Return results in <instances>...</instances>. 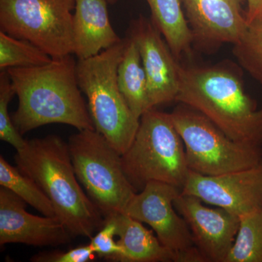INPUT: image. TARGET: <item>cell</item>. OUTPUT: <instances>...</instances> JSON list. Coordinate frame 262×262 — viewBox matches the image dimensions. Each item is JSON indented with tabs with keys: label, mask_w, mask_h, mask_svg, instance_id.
<instances>
[{
	"label": "cell",
	"mask_w": 262,
	"mask_h": 262,
	"mask_svg": "<svg viewBox=\"0 0 262 262\" xmlns=\"http://www.w3.org/2000/svg\"><path fill=\"white\" fill-rule=\"evenodd\" d=\"M18 106L12 120L22 136L49 124L95 130L81 94L77 62L72 54L53 59L47 64L7 70Z\"/></svg>",
	"instance_id": "obj_1"
},
{
	"label": "cell",
	"mask_w": 262,
	"mask_h": 262,
	"mask_svg": "<svg viewBox=\"0 0 262 262\" xmlns=\"http://www.w3.org/2000/svg\"><path fill=\"white\" fill-rule=\"evenodd\" d=\"M15 165L32 179L51 201L72 237H89L102 227L105 220L84 192L76 176L68 143L56 135L27 140L16 151Z\"/></svg>",
	"instance_id": "obj_2"
},
{
	"label": "cell",
	"mask_w": 262,
	"mask_h": 262,
	"mask_svg": "<svg viewBox=\"0 0 262 262\" xmlns=\"http://www.w3.org/2000/svg\"><path fill=\"white\" fill-rule=\"evenodd\" d=\"M176 101L204 115L232 140L262 146V108L230 71L180 66Z\"/></svg>",
	"instance_id": "obj_3"
},
{
	"label": "cell",
	"mask_w": 262,
	"mask_h": 262,
	"mask_svg": "<svg viewBox=\"0 0 262 262\" xmlns=\"http://www.w3.org/2000/svg\"><path fill=\"white\" fill-rule=\"evenodd\" d=\"M125 45L122 39L96 56L77 62L79 87L87 97L95 130L121 155L132 144L140 123L117 82V69Z\"/></svg>",
	"instance_id": "obj_4"
},
{
	"label": "cell",
	"mask_w": 262,
	"mask_h": 262,
	"mask_svg": "<svg viewBox=\"0 0 262 262\" xmlns=\"http://www.w3.org/2000/svg\"><path fill=\"white\" fill-rule=\"evenodd\" d=\"M121 160L127 180L136 193L150 182L166 183L182 191L190 170L184 142L171 115L155 108L141 117L135 138L121 155Z\"/></svg>",
	"instance_id": "obj_5"
},
{
	"label": "cell",
	"mask_w": 262,
	"mask_h": 262,
	"mask_svg": "<svg viewBox=\"0 0 262 262\" xmlns=\"http://www.w3.org/2000/svg\"><path fill=\"white\" fill-rule=\"evenodd\" d=\"M76 176L104 220L122 213L136 193L121 155L96 130L79 131L68 142Z\"/></svg>",
	"instance_id": "obj_6"
},
{
	"label": "cell",
	"mask_w": 262,
	"mask_h": 262,
	"mask_svg": "<svg viewBox=\"0 0 262 262\" xmlns=\"http://www.w3.org/2000/svg\"><path fill=\"white\" fill-rule=\"evenodd\" d=\"M170 115L184 142L189 170L217 176L251 168L262 161V146L232 140L194 108L183 104Z\"/></svg>",
	"instance_id": "obj_7"
},
{
	"label": "cell",
	"mask_w": 262,
	"mask_h": 262,
	"mask_svg": "<svg viewBox=\"0 0 262 262\" xmlns=\"http://www.w3.org/2000/svg\"><path fill=\"white\" fill-rule=\"evenodd\" d=\"M75 0H0V28L53 59L73 54Z\"/></svg>",
	"instance_id": "obj_8"
},
{
	"label": "cell",
	"mask_w": 262,
	"mask_h": 262,
	"mask_svg": "<svg viewBox=\"0 0 262 262\" xmlns=\"http://www.w3.org/2000/svg\"><path fill=\"white\" fill-rule=\"evenodd\" d=\"M180 193L181 189L171 184L150 182L136 193L122 213L149 225L160 243L173 252L176 262H208L194 245L187 222L174 207Z\"/></svg>",
	"instance_id": "obj_9"
},
{
	"label": "cell",
	"mask_w": 262,
	"mask_h": 262,
	"mask_svg": "<svg viewBox=\"0 0 262 262\" xmlns=\"http://www.w3.org/2000/svg\"><path fill=\"white\" fill-rule=\"evenodd\" d=\"M181 193L239 217L262 210V161L251 168L217 176L189 170Z\"/></svg>",
	"instance_id": "obj_10"
},
{
	"label": "cell",
	"mask_w": 262,
	"mask_h": 262,
	"mask_svg": "<svg viewBox=\"0 0 262 262\" xmlns=\"http://www.w3.org/2000/svg\"><path fill=\"white\" fill-rule=\"evenodd\" d=\"M199 198L180 193L174 207L186 221L196 248L208 262H225L238 232L239 217Z\"/></svg>",
	"instance_id": "obj_11"
},
{
	"label": "cell",
	"mask_w": 262,
	"mask_h": 262,
	"mask_svg": "<svg viewBox=\"0 0 262 262\" xmlns=\"http://www.w3.org/2000/svg\"><path fill=\"white\" fill-rule=\"evenodd\" d=\"M130 37L140 52L147 79L150 108L176 101L180 65L156 26L140 17L131 25Z\"/></svg>",
	"instance_id": "obj_12"
},
{
	"label": "cell",
	"mask_w": 262,
	"mask_h": 262,
	"mask_svg": "<svg viewBox=\"0 0 262 262\" xmlns=\"http://www.w3.org/2000/svg\"><path fill=\"white\" fill-rule=\"evenodd\" d=\"M26 203L9 189L0 188V245L35 247L70 243L72 236L57 217L39 216L25 209Z\"/></svg>",
	"instance_id": "obj_13"
},
{
	"label": "cell",
	"mask_w": 262,
	"mask_h": 262,
	"mask_svg": "<svg viewBox=\"0 0 262 262\" xmlns=\"http://www.w3.org/2000/svg\"><path fill=\"white\" fill-rule=\"evenodd\" d=\"M193 34L215 42L234 44L248 27L239 0H182Z\"/></svg>",
	"instance_id": "obj_14"
},
{
	"label": "cell",
	"mask_w": 262,
	"mask_h": 262,
	"mask_svg": "<svg viewBox=\"0 0 262 262\" xmlns=\"http://www.w3.org/2000/svg\"><path fill=\"white\" fill-rule=\"evenodd\" d=\"M106 0H75L73 54L78 60L96 56L122 39L110 22Z\"/></svg>",
	"instance_id": "obj_15"
},
{
	"label": "cell",
	"mask_w": 262,
	"mask_h": 262,
	"mask_svg": "<svg viewBox=\"0 0 262 262\" xmlns=\"http://www.w3.org/2000/svg\"><path fill=\"white\" fill-rule=\"evenodd\" d=\"M117 243L122 248L117 262H176L173 252L160 243L142 222L125 213L113 215Z\"/></svg>",
	"instance_id": "obj_16"
},
{
	"label": "cell",
	"mask_w": 262,
	"mask_h": 262,
	"mask_svg": "<svg viewBox=\"0 0 262 262\" xmlns=\"http://www.w3.org/2000/svg\"><path fill=\"white\" fill-rule=\"evenodd\" d=\"M125 40V48L117 69V82L131 111L140 120L146 111L151 110L147 79L135 41L130 37Z\"/></svg>",
	"instance_id": "obj_17"
},
{
	"label": "cell",
	"mask_w": 262,
	"mask_h": 262,
	"mask_svg": "<svg viewBox=\"0 0 262 262\" xmlns=\"http://www.w3.org/2000/svg\"><path fill=\"white\" fill-rule=\"evenodd\" d=\"M153 24L176 58L190 49L194 34L184 17L181 0H146Z\"/></svg>",
	"instance_id": "obj_18"
},
{
	"label": "cell",
	"mask_w": 262,
	"mask_h": 262,
	"mask_svg": "<svg viewBox=\"0 0 262 262\" xmlns=\"http://www.w3.org/2000/svg\"><path fill=\"white\" fill-rule=\"evenodd\" d=\"M0 185L14 193L43 215L57 217L54 207L42 189L17 167L8 163L3 155L0 156Z\"/></svg>",
	"instance_id": "obj_19"
},
{
	"label": "cell",
	"mask_w": 262,
	"mask_h": 262,
	"mask_svg": "<svg viewBox=\"0 0 262 262\" xmlns=\"http://www.w3.org/2000/svg\"><path fill=\"white\" fill-rule=\"evenodd\" d=\"M225 262H262V210L239 217L238 232Z\"/></svg>",
	"instance_id": "obj_20"
},
{
	"label": "cell",
	"mask_w": 262,
	"mask_h": 262,
	"mask_svg": "<svg viewBox=\"0 0 262 262\" xmlns=\"http://www.w3.org/2000/svg\"><path fill=\"white\" fill-rule=\"evenodd\" d=\"M53 60L49 55L29 41L0 32V70L27 68L47 64Z\"/></svg>",
	"instance_id": "obj_21"
},
{
	"label": "cell",
	"mask_w": 262,
	"mask_h": 262,
	"mask_svg": "<svg viewBox=\"0 0 262 262\" xmlns=\"http://www.w3.org/2000/svg\"><path fill=\"white\" fill-rule=\"evenodd\" d=\"M239 64L262 84V17L248 24L246 32L234 44Z\"/></svg>",
	"instance_id": "obj_22"
},
{
	"label": "cell",
	"mask_w": 262,
	"mask_h": 262,
	"mask_svg": "<svg viewBox=\"0 0 262 262\" xmlns=\"http://www.w3.org/2000/svg\"><path fill=\"white\" fill-rule=\"evenodd\" d=\"M15 95L13 84L7 70L0 72V139L13 146L16 151L26 144L25 139L17 130L10 116L8 107Z\"/></svg>",
	"instance_id": "obj_23"
},
{
	"label": "cell",
	"mask_w": 262,
	"mask_h": 262,
	"mask_svg": "<svg viewBox=\"0 0 262 262\" xmlns=\"http://www.w3.org/2000/svg\"><path fill=\"white\" fill-rule=\"evenodd\" d=\"M117 226L113 217L105 220L104 224L99 231L91 238V248L100 258L114 261L121 254L122 248L115 241Z\"/></svg>",
	"instance_id": "obj_24"
},
{
	"label": "cell",
	"mask_w": 262,
	"mask_h": 262,
	"mask_svg": "<svg viewBox=\"0 0 262 262\" xmlns=\"http://www.w3.org/2000/svg\"><path fill=\"white\" fill-rule=\"evenodd\" d=\"M95 258V252L91 245L78 246L69 251H42L33 256V262H88Z\"/></svg>",
	"instance_id": "obj_25"
},
{
	"label": "cell",
	"mask_w": 262,
	"mask_h": 262,
	"mask_svg": "<svg viewBox=\"0 0 262 262\" xmlns=\"http://www.w3.org/2000/svg\"><path fill=\"white\" fill-rule=\"evenodd\" d=\"M262 17V0H248V9L246 13L248 24Z\"/></svg>",
	"instance_id": "obj_26"
},
{
	"label": "cell",
	"mask_w": 262,
	"mask_h": 262,
	"mask_svg": "<svg viewBox=\"0 0 262 262\" xmlns=\"http://www.w3.org/2000/svg\"><path fill=\"white\" fill-rule=\"evenodd\" d=\"M108 3H110V4H114V3H116L117 0H106Z\"/></svg>",
	"instance_id": "obj_27"
}]
</instances>
